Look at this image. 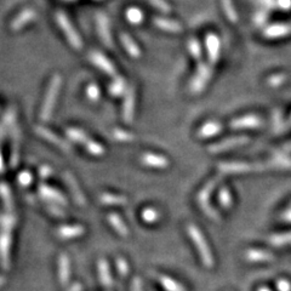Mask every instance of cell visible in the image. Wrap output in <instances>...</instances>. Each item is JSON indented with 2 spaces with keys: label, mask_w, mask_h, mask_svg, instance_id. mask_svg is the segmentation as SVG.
Instances as JSON below:
<instances>
[{
  "label": "cell",
  "mask_w": 291,
  "mask_h": 291,
  "mask_svg": "<svg viewBox=\"0 0 291 291\" xmlns=\"http://www.w3.org/2000/svg\"><path fill=\"white\" fill-rule=\"evenodd\" d=\"M218 170L221 174H241V172H248L251 170H255V165L248 164V163L240 162H231V163H221L218 164Z\"/></svg>",
  "instance_id": "4"
},
{
  "label": "cell",
  "mask_w": 291,
  "mask_h": 291,
  "mask_svg": "<svg viewBox=\"0 0 291 291\" xmlns=\"http://www.w3.org/2000/svg\"><path fill=\"white\" fill-rule=\"evenodd\" d=\"M262 124V120L256 115H246V117L239 118L232 122L233 129H256L260 127Z\"/></svg>",
  "instance_id": "5"
},
{
  "label": "cell",
  "mask_w": 291,
  "mask_h": 291,
  "mask_svg": "<svg viewBox=\"0 0 291 291\" xmlns=\"http://www.w3.org/2000/svg\"><path fill=\"white\" fill-rule=\"evenodd\" d=\"M160 284L163 285L166 291H186L177 282H175L171 278L166 277V275H160L159 277Z\"/></svg>",
  "instance_id": "12"
},
{
  "label": "cell",
  "mask_w": 291,
  "mask_h": 291,
  "mask_svg": "<svg viewBox=\"0 0 291 291\" xmlns=\"http://www.w3.org/2000/svg\"><path fill=\"white\" fill-rule=\"evenodd\" d=\"M218 201L223 209H229L232 206L231 192L226 187H222L218 192Z\"/></svg>",
  "instance_id": "15"
},
{
  "label": "cell",
  "mask_w": 291,
  "mask_h": 291,
  "mask_svg": "<svg viewBox=\"0 0 291 291\" xmlns=\"http://www.w3.org/2000/svg\"><path fill=\"white\" fill-rule=\"evenodd\" d=\"M96 58H97V60H96V63H98V65L102 66V70H105L106 72L109 73V74H112L113 72H114V70H113V67L110 66V63L108 62V61L106 62V60H103L102 56L97 55V56H96Z\"/></svg>",
  "instance_id": "21"
},
{
  "label": "cell",
  "mask_w": 291,
  "mask_h": 291,
  "mask_svg": "<svg viewBox=\"0 0 291 291\" xmlns=\"http://www.w3.org/2000/svg\"><path fill=\"white\" fill-rule=\"evenodd\" d=\"M102 203L106 205H124L127 203V198L123 196H113V194H103L101 197Z\"/></svg>",
  "instance_id": "14"
},
{
  "label": "cell",
  "mask_w": 291,
  "mask_h": 291,
  "mask_svg": "<svg viewBox=\"0 0 291 291\" xmlns=\"http://www.w3.org/2000/svg\"><path fill=\"white\" fill-rule=\"evenodd\" d=\"M245 258L250 262H266L273 260V255L265 250H248L245 254Z\"/></svg>",
  "instance_id": "8"
},
{
  "label": "cell",
  "mask_w": 291,
  "mask_h": 291,
  "mask_svg": "<svg viewBox=\"0 0 291 291\" xmlns=\"http://www.w3.org/2000/svg\"><path fill=\"white\" fill-rule=\"evenodd\" d=\"M142 218L148 223H153V222L159 219V213L153 208H147L142 211Z\"/></svg>",
  "instance_id": "18"
},
{
  "label": "cell",
  "mask_w": 291,
  "mask_h": 291,
  "mask_svg": "<svg viewBox=\"0 0 291 291\" xmlns=\"http://www.w3.org/2000/svg\"><path fill=\"white\" fill-rule=\"evenodd\" d=\"M209 76H210V71L206 70V68H201V70L199 71L197 78L194 79L193 84H192V90H193L194 92H199L200 90H203L204 85H205V83L208 81Z\"/></svg>",
  "instance_id": "10"
},
{
  "label": "cell",
  "mask_w": 291,
  "mask_h": 291,
  "mask_svg": "<svg viewBox=\"0 0 291 291\" xmlns=\"http://www.w3.org/2000/svg\"><path fill=\"white\" fill-rule=\"evenodd\" d=\"M218 179H214L211 181H209L205 186L201 188V191L199 192L198 194V203L200 205V208L203 209L204 214H205L208 218H210L211 219H215V221H219V215L218 211L211 206L210 204V197L211 193H213L214 188L218 184Z\"/></svg>",
  "instance_id": "2"
},
{
  "label": "cell",
  "mask_w": 291,
  "mask_h": 291,
  "mask_svg": "<svg viewBox=\"0 0 291 291\" xmlns=\"http://www.w3.org/2000/svg\"><path fill=\"white\" fill-rule=\"evenodd\" d=\"M117 267L123 277H124V275H127V273H129V265H127V262L124 260V258H118Z\"/></svg>",
  "instance_id": "20"
},
{
  "label": "cell",
  "mask_w": 291,
  "mask_h": 291,
  "mask_svg": "<svg viewBox=\"0 0 291 291\" xmlns=\"http://www.w3.org/2000/svg\"><path fill=\"white\" fill-rule=\"evenodd\" d=\"M125 89V83L122 80V79H119L118 81H115L114 84L112 85V88H110V91H112V93H114V95H120V93L124 91Z\"/></svg>",
  "instance_id": "22"
},
{
  "label": "cell",
  "mask_w": 291,
  "mask_h": 291,
  "mask_svg": "<svg viewBox=\"0 0 291 291\" xmlns=\"http://www.w3.org/2000/svg\"><path fill=\"white\" fill-rule=\"evenodd\" d=\"M88 93L92 100H96V98H98V88H96V86L93 85L90 86L88 90Z\"/></svg>",
  "instance_id": "25"
},
{
  "label": "cell",
  "mask_w": 291,
  "mask_h": 291,
  "mask_svg": "<svg viewBox=\"0 0 291 291\" xmlns=\"http://www.w3.org/2000/svg\"><path fill=\"white\" fill-rule=\"evenodd\" d=\"M284 218L288 219V221H291V211H288V213L285 214Z\"/></svg>",
  "instance_id": "28"
},
{
  "label": "cell",
  "mask_w": 291,
  "mask_h": 291,
  "mask_svg": "<svg viewBox=\"0 0 291 291\" xmlns=\"http://www.w3.org/2000/svg\"><path fill=\"white\" fill-rule=\"evenodd\" d=\"M88 148H89V150L92 153V154L100 155V154H102V153H103V148L101 147L100 145L93 144V142H90V144L88 145Z\"/></svg>",
  "instance_id": "24"
},
{
  "label": "cell",
  "mask_w": 291,
  "mask_h": 291,
  "mask_svg": "<svg viewBox=\"0 0 291 291\" xmlns=\"http://www.w3.org/2000/svg\"><path fill=\"white\" fill-rule=\"evenodd\" d=\"M108 219H109V222H110V224H112L113 228H114L115 231L120 234V236H127V234H129V229H127V224L124 223V221H123V219L120 218L117 214H112V215H109Z\"/></svg>",
  "instance_id": "11"
},
{
  "label": "cell",
  "mask_w": 291,
  "mask_h": 291,
  "mask_svg": "<svg viewBox=\"0 0 291 291\" xmlns=\"http://www.w3.org/2000/svg\"><path fill=\"white\" fill-rule=\"evenodd\" d=\"M134 91H132V89H129L124 101V120L127 123H131L134 119Z\"/></svg>",
  "instance_id": "7"
},
{
  "label": "cell",
  "mask_w": 291,
  "mask_h": 291,
  "mask_svg": "<svg viewBox=\"0 0 291 291\" xmlns=\"http://www.w3.org/2000/svg\"><path fill=\"white\" fill-rule=\"evenodd\" d=\"M283 83V76H274V78H272L270 80V84H272L273 86H277V85H280V84Z\"/></svg>",
  "instance_id": "27"
},
{
  "label": "cell",
  "mask_w": 291,
  "mask_h": 291,
  "mask_svg": "<svg viewBox=\"0 0 291 291\" xmlns=\"http://www.w3.org/2000/svg\"><path fill=\"white\" fill-rule=\"evenodd\" d=\"M132 291H142L141 280L139 278H135L134 282H132Z\"/></svg>",
  "instance_id": "26"
},
{
  "label": "cell",
  "mask_w": 291,
  "mask_h": 291,
  "mask_svg": "<svg viewBox=\"0 0 291 291\" xmlns=\"http://www.w3.org/2000/svg\"><path fill=\"white\" fill-rule=\"evenodd\" d=\"M98 270H100V277H101V280H102L103 285H106V287H110V285H112V277H110L109 267H108L107 262L103 260L100 261Z\"/></svg>",
  "instance_id": "13"
},
{
  "label": "cell",
  "mask_w": 291,
  "mask_h": 291,
  "mask_svg": "<svg viewBox=\"0 0 291 291\" xmlns=\"http://www.w3.org/2000/svg\"><path fill=\"white\" fill-rule=\"evenodd\" d=\"M271 244L274 246H283L287 244H291V232L284 234H275L270 239Z\"/></svg>",
  "instance_id": "16"
},
{
  "label": "cell",
  "mask_w": 291,
  "mask_h": 291,
  "mask_svg": "<svg viewBox=\"0 0 291 291\" xmlns=\"http://www.w3.org/2000/svg\"><path fill=\"white\" fill-rule=\"evenodd\" d=\"M221 129H222V127H221V124H219V123L209 122V123H206V124H204L203 127H200L198 135H199V137L215 136L216 134H218V132L221 131Z\"/></svg>",
  "instance_id": "9"
},
{
  "label": "cell",
  "mask_w": 291,
  "mask_h": 291,
  "mask_svg": "<svg viewBox=\"0 0 291 291\" xmlns=\"http://www.w3.org/2000/svg\"><path fill=\"white\" fill-rule=\"evenodd\" d=\"M142 164L146 166L155 167V169H165L169 166V160L165 157L158 154H145L141 158Z\"/></svg>",
  "instance_id": "6"
},
{
  "label": "cell",
  "mask_w": 291,
  "mask_h": 291,
  "mask_svg": "<svg viewBox=\"0 0 291 291\" xmlns=\"http://www.w3.org/2000/svg\"><path fill=\"white\" fill-rule=\"evenodd\" d=\"M249 139L245 136H238V137H231V139L222 140V141L218 142V144H214L209 147V150L211 153H221L226 152V150L233 149V148L239 147V146H243L248 144Z\"/></svg>",
  "instance_id": "3"
},
{
  "label": "cell",
  "mask_w": 291,
  "mask_h": 291,
  "mask_svg": "<svg viewBox=\"0 0 291 291\" xmlns=\"http://www.w3.org/2000/svg\"><path fill=\"white\" fill-rule=\"evenodd\" d=\"M278 291H291V284L288 280L280 279L277 282Z\"/></svg>",
  "instance_id": "23"
},
{
  "label": "cell",
  "mask_w": 291,
  "mask_h": 291,
  "mask_svg": "<svg viewBox=\"0 0 291 291\" xmlns=\"http://www.w3.org/2000/svg\"><path fill=\"white\" fill-rule=\"evenodd\" d=\"M258 291H271L268 288H261V289H258Z\"/></svg>",
  "instance_id": "29"
},
{
  "label": "cell",
  "mask_w": 291,
  "mask_h": 291,
  "mask_svg": "<svg viewBox=\"0 0 291 291\" xmlns=\"http://www.w3.org/2000/svg\"><path fill=\"white\" fill-rule=\"evenodd\" d=\"M268 166L278 167V169H282V167H291V159L287 158L285 155H277L274 159L271 160Z\"/></svg>",
  "instance_id": "17"
},
{
  "label": "cell",
  "mask_w": 291,
  "mask_h": 291,
  "mask_svg": "<svg viewBox=\"0 0 291 291\" xmlns=\"http://www.w3.org/2000/svg\"><path fill=\"white\" fill-rule=\"evenodd\" d=\"M114 137L118 140V141H122V142H130L134 140V136H132L130 132L123 131V130H115Z\"/></svg>",
  "instance_id": "19"
},
{
  "label": "cell",
  "mask_w": 291,
  "mask_h": 291,
  "mask_svg": "<svg viewBox=\"0 0 291 291\" xmlns=\"http://www.w3.org/2000/svg\"><path fill=\"white\" fill-rule=\"evenodd\" d=\"M187 231H188V234L192 240H193L194 245L198 249L199 255H200L201 261H203V265L208 268L213 267L214 263H215L214 262V257L213 255H211V251L210 249H209L208 243H206L205 238L203 236L201 232L199 231L196 226H193V224L188 226Z\"/></svg>",
  "instance_id": "1"
}]
</instances>
